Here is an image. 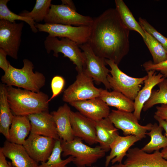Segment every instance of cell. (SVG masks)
<instances>
[{"mask_svg": "<svg viewBox=\"0 0 167 167\" xmlns=\"http://www.w3.org/2000/svg\"><path fill=\"white\" fill-rule=\"evenodd\" d=\"M87 43L98 56L118 65L129 49L130 30L116 8L107 9L93 19Z\"/></svg>", "mask_w": 167, "mask_h": 167, "instance_id": "6da1fadb", "label": "cell"}, {"mask_svg": "<svg viewBox=\"0 0 167 167\" xmlns=\"http://www.w3.org/2000/svg\"><path fill=\"white\" fill-rule=\"evenodd\" d=\"M6 86L8 103L15 115L28 116L49 111V98L47 94Z\"/></svg>", "mask_w": 167, "mask_h": 167, "instance_id": "7a4b0ae2", "label": "cell"}, {"mask_svg": "<svg viewBox=\"0 0 167 167\" xmlns=\"http://www.w3.org/2000/svg\"><path fill=\"white\" fill-rule=\"evenodd\" d=\"M21 69L15 68L11 64L6 72L2 76V83L6 86H15L35 92H39L45 85V78L42 73L33 71L34 65L27 59L23 60Z\"/></svg>", "mask_w": 167, "mask_h": 167, "instance_id": "3957f363", "label": "cell"}, {"mask_svg": "<svg viewBox=\"0 0 167 167\" xmlns=\"http://www.w3.org/2000/svg\"><path fill=\"white\" fill-rule=\"evenodd\" d=\"M61 146L62 156H73L72 162L77 167H90L104 157L106 152L100 146L90 147L77 137L69 142L61 140Z\"/></svg>", "mask_w": 167, "mask_h": 167, "instance_id": "277c9868", "label": "cell"}, {"mask_svg": "<svg viewBox=\"0 0 167 167\" xmlns=\"http://www.w3.org/2000/svg\"><path fill=\"white\" fill-rule=\"evenodd\" d=\"M105 61L111 69V75L108 76L107 79L112 89L134 101L147 75L141 78L130 76L121 70L114 61L107 59Z\"/></svg>", "mask_w": 167, "mask_h": 167, "instance_id": "5b68a950", "label": "cell"}, {"mask_svg": "<svg viewBox=\"0 0 167 167\" xmlns=\"http://www.w3.org/2000/svg\"><path fill=\"white\" fill-rule=\"evenodd\" d=\"M44 44L48 54L53 51V55L58 57L59 53H62L64 57L68 58L76 65L78 72L83 71L85 66L84 55L75 42L67 38L59 40L58 37L48 35L44 41Z\"/></svg>", "mask_w": 167, "mask_h": 167, "instance_id": "8992f818", "label": "cell"}, {"mask_svg": "<svg viewBox=\"0 0 167 167\" xmlns=\"http://www.w3.org/2000/svg\"><path fill=\"white\" fill-rule=\"evenodd\" d=\"M78 73L75 81L64 91L63 101L70 104L99 97L102 88L95 87L92 79L83 71Z\"/></svg>", "mask_w": 167, "mask_h": 167, "instance_id": "52a82bcc", "label": "cell"}, {"mask_svg": "<svg viewBox=\"0 0 167 167\" xmlns=\"http://www.w3.org/2000/svg\"><path fill=\"white\" fill-rule=\"evenodd\" d=\"M44 21L48 24L91 27L93 19L81 15L75 10L62 3L58 5L52 4Z\"/></svg>", "mask_w": 167, "mask_h": 167, "instance_id": "ba28073f", "label": "cell"}, {"mask_svg": "<svg viewBox=\"0 0 167 167\" xmlns=\"http://www.w3.org/2000/svg\"><path fill=\"white\" fill-rule=\"evenodd\" d=\"M35 26L39 32H47L51 36L68 38L79 45L87 43L91 29L90 26L61 24L36 23Z\"/></svg>", "mask_w": 167, "mask_h": 167, "instance_id": "9c48e42d", "label": "cell"}, {"mask_svg": "<svg viewBox=\"0 0 167 167\" xmlns=\"http://www.w3.org/2000/svg\"><path fill=\"white\" fill-rule=\"evenodd\" d=\"M79 46L85 57L84 71L97 84L102 83L106 89L112 88L107 79L110 70L106 67L105 59L96 55L87 43Z\"/></svg>", "mask_w": 167, "mask_h": 167, "instance_id": "30bf717a", "label": "cell"}, {"mask_svg": "<svg viewBox=\"0 0 167 167\" xmlns=\"http://www.w3.org/2000/svg\"><path fill=\"white\" fill-rule=\"evenodd\" d=\"M24 26L23 22L16 23L0 20V48L15 59L18 58Z\"/></svg>", "mask_w": 167, "mask_h": 167, "instance_id": "8fae6325", "label": "cell"}, {"mask_svg": "<svg viewBox=\"0 0 167 167\" xmlns=\"http://www.w3.org/2000/svg\"><path fill=\"white\" fill-rule=\"evenodd\" d=\"M117 129L121 130L124 136L133 135L146 137V133L149 131L152 124L145 126L140 125L133 113L118 110H112L108 117Z\"/></svg>", "mask_w": 167, "mask_h": 167, "instance_id": "7c38bea8", "label": "cell"}, {"mask_svg": "<svg viewBox=\"0 0 167 167\" xmlns=\"http://www.w3.org/2000/svg\"><path fill=\"white\" fill-rule=\"evenodd\" d=\"M57 140L30 133L23 146L30 157L37 163L45 162L51 155Z\"/></svg>", "mask_w": 167, "mask_h": 167, "instance_id": "4fadbf2b", "label": "cell"}, {"mask_svg": "<svg viewBox=\"0 0 167 167\" xmlns=\"http://www.w3.org/2000/svg\"><path fill=\"white\" fill-rule=\"evenodd\" d=\"M126 156L124 164L127 167H167V160L159 150L148 153L134 147L128 150Z\"/></svg>", "mask_w": 167, "mask_h": 167, "instance_id": "5bb4252c", "label": "cell"}, {"mask_svg": "<svg viewBox=\"0 0 167 167\" xmlns=\"http://www.w3.org/2000/svg\"><path fill=\"white\" fill-rule=\"evenodd\" d=\"M71 123L74 135L89 145L97 143L95 121L84 116L79 112L71 111Z\"/></svg>", "mask_w": 167, "mask_h": 167, "instance_id": "9a60e30c", "label": "cell"}, {"mask_svg": "<svg viewBox=\"0 0 167 167\" xmlns=\"http://www.w3.org/2000/svg\"><path fill=\"white\" fill-rule=\"evenodd\" d=\"M69 104L81 114L95 121L108 117L110 112L109 106L99 97Z\"/></svg>", "mask_w": 167, "mask_h": 167, "instance_id": "2e32d148", "label": "cell"}, {"mask_svg": "<svg viewBox=\"0 0 167 167\" xmlns=\"http://www.w3.org/2000/svg\"><path fill=\"white\" fill-rule=\"evenodd\" d=\"M27 116L31 125V133L55 140L60 139L53 116L49 111L31 114Z\"/></svg>", "mask_w": 167, "mask_h": 167, "instance_id": "e0dca14e", "label": "cell"}, {"mask_svg": "<svg viewBox=\"0 0 167 167\" xmlns=\"http://www.w3.org/2000/svg\"><path fill=\"white\" fill-rule=\"evenodd\" d=\"M145 137L133 135L124 136L118 135L110 146V152L106 157L105 167H108L110 162L112 165L116 163H122L131 147L135 143Z\"/></svg>", "mask_w": 167, "mask_h": 167, "instance_id": "ac0fdd59", "label": "cell"}, {"mask_svg": "<svg viewBox=\"0 0 167 167\" xmlns=\"http://www.w3.org/2000/svg\"><path fill=\"white\" fill-rule=\"evenodd\" d=\"M6 157L10 159L14 167H38V163L29 156L22 145L12 143L7 140L0 148Z\"/></svg>", "mask_w": 167, "mask_h": 167, "instance_id": "d6986e66", "label": "cell"}, {"mask_svg": "<svg viewBox=\"0 0 167 167\" xmlns=\"http://www.w3.org/2000/svg\"><path fill=\"white\" fill-rule=\"evenodd\" d=\"M147 78L144 81V85L139 92L134 101L133 114L138 120L141 118V113L144 105L150 98L153 88L162 81L164 78L160 72L150 70L147 72Z\"/></svg>", "mask_w": 167, "mask_h": 167, "instance_id": "ffe728a7", "label": "cell"}, {"mask_svg": "<svg viewBox=\"0 0 167 167\" xmlns=\"http://www.w3.org/2000/svg\"><path fill=\"white\" fill-rule=\"evenodd\" d=\"M71 111L67 104L65 103L51 113L56 125L59 139L64 141H70L75 138L70 122Z\"/></svg>", "mask_w": 167, "mask_h": 167, "instance_id": "44dd1931", "label": "cell"}, {"mask_svg": "<svg viewBox=\"0 0 167 167\" xmlns=\"http://www.w3.org/2000/svg\"><path fill=\"white\" fill-rule=\"evenodd\" d=\"M96 138L99 146L105 152L110 150V147L119 135L118 129L108 117L95 121Z\"/></svg>", "mask_w": 167, "mask_h": 167, "instance_id": "7402d4cb", "label": "cell"}, {"mask_svg": "<svg viewBox=\"0 0 167 167\" xmlns=\"http://www.w3.org/2000/svg\"><path fill=\"white\" fill-rule=\"evenodd\" d=\"M31 125L27 116H14L9 130V141L23 145L26 138L30 132Z\"/></svg>", "mask_w": 167, "mask_h": 167, "instance_id": "603a6c76", "label": "cell"}, {"mask_svg": "<svg viewBox=\"0 0 167 167\" xmlns=\"http://www.w3.org/2000/svg\"><path fill=\"white\" fill-rule=\"evenodd\" d=\"M99 97L109 106L115 107L118 110L130 112L134 111V101L119 92H109L102 88Z\"/></svg>", "mask_w": 167, "mask_h": 167, "instance_id": "cb8c5ba5", "label": "cell"}, {"mask_svg": "<svg viewBox=\"0 0 167 167\" xmlns=\"http://www.w3.org/2000/svg\"><path fill=\"white\" fill-rule=\"evenodd\" d=\"M7 99L6 86L0 85V132L9 140V130L14 115L11 112Z\"/></svg>", "mask_w": 167, "mask_h": 167, "instance_id": "d4e9b609", "label": "cell"}, {"mask_svg": "<svg viewBox=\"0 0 167 167\" xmlns=\"http://www.w3.org/2000/svg\"><path fill=\"white\" fill-rule=\"evenodd\" d=\"M115 8L124 24L129 30L138 32L145 40L146 37L144 31L124 2L122 0H115Z\"/></svg>", "mask_w": 167, "mask_h": 167, "instance_id": "484cf974", "label": "cell"}, {"mask_svg": "<svg viewBox=\"0 0 167 167\" xmlns=\"http://www.w3.org/2000/svg\"><path fill=\"white\" fill-rule=\"evenodd\" d=\"M163 129L156 123L152 125L151 130L146 135L151 138L150 141L141 149L148 153L159 150L167 146V138L162 134Z\"/></svg>", "mask_w": 167, "mask_h": 167, "instance_id": "4316f807", "label": "cell"}, {"mask_svg": "<svg viewBox=\"0 0 167 167\" xmlns=\"http://www.w3.org/2000/svg\"><path fill=\"white\" fill-rule=\"evenodd\" d=\"M146 39L143 41L151 53L154 64H158L167 60V52L162 45L152 36L144 30Z\"/></svg>", "mask_w": 167, "mask_h": 167, "instance_id": "83f0119b", "label": "cell"}, {"mask_svg": "<svg viewBox=\"0 0 167 167\" xmlns=\"http://www.w3.org/2000/svg\"><path fill=\"white\" fill-rule=\"evenodd\" d=\"M62 153L61 140H57L52 152L48 160L45 162H41L38 167H67L68 164L72 162L74 157L69 156L67 158L62 160L61 158Z\"/></svg>", "mask_w": 167, "mask_h": 167, "instance_id": "f1b7e54d", "label": "cell"}, {"mask_svg": "<svg viewBox=\"0 0 167 167\" xmlns=\"http://www.w3.org/2000/svg\"><path fill=\"white\" fill-rule=\"evenodd\" d=\"M9 0H0V19L4 20L11 22H15L16 20H21L27 23L30 26L32 32L35 33L38 31L35 25L36 24L31 18L18 15L11 11L8 8L7 4Z\"/></svg>", "mask_w": 167, "mask_h": 167, "instance_id": "f546056e", "label": "cell"}, {"mask_svg": "<svg viewBox=\"0 0 167 167\" xmlns=\"http://www.w3.org/2000/svg\"><path fill=\"white\" fill-rule=\"evenodd\" d=\"M51 1V0H36L35 4L31 11H24L19 15L28 17L36 23L44 21L52 4Z\"/></svg>", "mask_w": 167, "mask_h": 167, "instance_id": "4dcf8cb0", "label": "cell"}, {"mask_svg": "<svg viewBox=\"0 0 167 167\" xmlns=\"http://www.w3.org/2000/svg\"><path fill=\"white\" fill-rule=\"evenodd\" d=\"M157 85L159 89H153L150 98L144 105L142 109L144 111L156 104L167 105V78H164Z\"/></svg>", "mask_w": 167, "mask_h": 167, "instance_id": "1f68e13d", "label": "cell"}, {"mask_svg": "<svg viewBox=\"0 0 167 167\" xmlns=\"http://www.w3.org/2000/svg\"><path fill=\"white\" fill-rule=\"evenodd\" d=\"M139 23L143 30L152 36L167 52V38L159 32L146 19L140 17L139 19Z\"/></svg>", "mask_w": 167, "mask_h": 167, "instance_id": "d6a6232c", "label": "cell"}, {"mask_svg": "<svg viewBox=\"0 0 167 167\" xmlns=\"http://www.w3.org/2000/svg\"><path fill=\"white\" fill-rule=\"evenodd\" d=\"M65 83L64 79L61 76L57 75L53 78L51 84L52 95L49 98V101L62 92L64 87Z\"/></svg>", "mask_w": 167, "mask_h": 167, "instance_id": "836d02e7", "label": "cell"}, {"mask_svg": "<svg viewBox=\"0 0 167 167\" xmlns=\"http://www.w3.org/2000/svg\"><path fill=\"white\" fill-rule=\"evenodd\" d=\"M142 66L147 72L150 70L159 71L165 78H167V60L158 64H154L149 60L144 63Z\"/></svg>", "mask_w": 167, "mask_h": 167, "instance_id": "e575fe53", "label": "cell"}, {"mask_svg": "<svg viewBox=\"0 0 167 167\" xmlns=\"http://www.w3.org/2000/svg\"><path fill=\"white\" fill-rule=\"evenodd\" d=\"M7 54L2 49L0 48V67L6 72L8 70L10 64L6 59Z\"/></svg>", "mask_w": 167, "mask_h": 167, "instance_id": "d590c367", "label": "cell"}, {"mask_svg": "<svg viewBox=\"0 0 167 167\" xmlns=\"http://www.w3.org/2000/svg\"><path fill=\"white\" fill-rule=\"evenodd\" d=\"M156 110L155 115L167 122V105L161 104L156 107Z\"/></svg>", "mask_w": 167, "mask_h": 167, "instance_id": "8d00e7d4", "label": "cell"}, {"mask_svg": "<svg viewBox=\"0 0 167 167\" xmlns=\"http://www.w3.org/2000/svg\"><path fill=\"white\" fill-rule=\"evenodd\" d=\"M2 150L0 149V167H13L11 162L7 161Z\"/></svg>", "mask_w": 167, "mask_h": 167, "instance_id": "74e56055", "label": "cell"}, {"mask_svg": "<svg viewBox=\"0 0 167 167\" xmlns=\"http://www.w3.org/2000/svg\"><path fill=\"white\" fill-rule=\"evenodd\" d=\"M154 118L158 122L159 125L164 130L165 136L167 138V122L163 120L156 115H154Z\"/></svg>", "mask_w": 167, "mask_h": 167, "instance_id": "f35d334b", "label": "cell"}, {"mask_svg": "<svg viewBox=\"0 0 167 167\" xmlns=\"http://www.w3.org/2000/svg\"><path fill=\"white\" fill-rule=\"evenodd\" d=\"M62 4L67 5L71 8L76 10L75 7L72 0H62Z\"/></svg>", "mask_w": 167, "mask_h": 167, "instance_id": "ab89813d", "label": "cell"}, {"mask_svg": "<svg viewBox=\"0 0 167 167\" xmlns=\"http://www.w3.org/2000/svg\"><path fill=\"white\" fill-rule=\"evenodd\" d=\"M161 152L163 158L167 160V146L163 148Z\"/></svg>", "mask_w": 167, "mask_h": 167, "instance_id": "60d3db41", "label": "cell"}, {"mask_svg": "<svg viewBox=\"0 0 167 167\" xmlns=\"http://www.w3.org/2000/svg\"><path fill=\"white\" fill-rule=\"evenodd\" d=\"M110 167H127L126 165L124 163H118L116 164H114Z\"/></svg>", "mask_w": 167, "mask_h": 167, "instance_id": "b9f144b4", "label": "cell"}, {"mask_svg": "<svg viewBox=\"0 0 167 167\" xmlns=\"http://www.w3.org/2000/svg\"></svg>", "mask_w": 167, "mask_h": 167, "instance_id": "7bdbcfd3", "label": "cell"}]
</instances>
